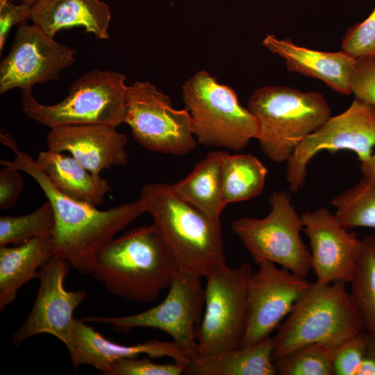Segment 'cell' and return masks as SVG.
<instances>
[{"instance_id": "1", "label": "cell", "mask_w": 375, "mask_h": 375, "mask_svg": "<svg viewBox=\"0 0 375 375\" xmlns=\"http://www.w3.org/2000/svg\"><path fill=\"white\" fill-rule=\"evenodd\" d=\"M10 148L15 157L12 160H1V165L26 173L39 185L54 211V253L67 260L79 273L90 274L99 251L119 231L146 212L139 199L101 210L72 199L51 183L30 155L17 149L15 144Z\"/></svg>"}, {"instance_id": "2", "label": "cell", "mask_w": 375, "mask_h": 375, "mask_svg": "<svg viewBox=\"0 0 375 375\" xmlns=\"http://www.w3.org/2000/svg\"><path fill=\"white\" fill-rule=\"evenodd\" d=\"M178 266L153 224L129 230L97 253L90 274L110 294L136 302L157 299Z\"/></svg>"}, {"instance_id": "3", "label": "cell", "mask_w": 375, "mask_h": 375, "mask_svg": "<svg viewBox=\"0 0 375 375\" xmlns=\"http://www.w3.org/2000/svg\"><path fill=\"white\" fill-rule=\"evenodd\" d=\"M139 200L179 270L204 277L214 265L226 262L220 219L183 200L169 184L147 183Z\"/></svg>"}, {"instance_id": "4", "label": "cell", "mask_w": 375, "mask_h": 375, "mask_svg": "<svg viewBox=\"0 0 375 375\" xmlns=\"http://www.w3.org/2000/svg\"><path fill=\"white\" fill-rule=\"evenodd\" d=\"M365 331L346 283H311L273 337L276 360L310 344L334 349Z\"/></svg>"}, {"instance_id": "5", "label": "cell", "mask_w": 375, "mask_h": 375, "mask_svg": "<svg viewBox=\"0 0 375 375\" xmlns=\"http://www.w3.org/2000/svg\"><path fill=\"white\" fill-rule=\"evenodd\" d=\"M248 109L258 122L262 151L278 163L287 162L298 145L331 117L329 106L319 92L279 85L256 90Z\"/></svg>"}, {"instance_id": "6", "label": "cell", "mask_w": 375, "mask_h": 375, "mask_svg": "<svg viewBox=\"0 0 375 375\" xmlns=\"http://www.w3.org/2000/svg\"><path fill=\"white\" fill-rule=\"evenodd\" d=\"M126 76L119 72L91 70L74 81L67 96L56 104H42L32 90L23 91L22 108L29 119L50 128L92 124L117 128L126 117Z\"/></svg>"}, {"instance_id": "7", "label": "cell", "mask_w": 375, "mask_h": 375, "mask_svg": "<svg viewBox=\"0 0 375 375\" xmlns=\"http://www.w3.org/2000/svg\"><path fill=\"white\" fill-rule=\"evenodd\" d=\"M182 91L199 143L238 151L257 139L258 125L253 115L240 103L232 88L207 72H197L185 82Z\"/></svg>"}, {"instance_id": "8", "label": "cell", "mask_w": 375, "mask_h": 375, "mask_svg": "<svg viewBox=\"0 0 375 375\" xmlns=\"http://www.w3.org/2000/svg\"><path fill=\"white\" fill-rule=\"evenodd\" d=\"M252 273L248 263L231 268L226 262L214 265L205 275V308L198 337V358L240 347Z\"/></svg>"}, {"instance_id": "9", "label": "cell", "mask_w": 375, "mask_h": 375, "mask_svg": "<svg viewBox=\"0 0 375 375\" xmlns=\"http://www.w3.org/2000/svg\"><path fill=\"white\" fill-rule=\"evenodd\" d=\"M201 278L178 269L166 297L156 306L132 315L93 316L83 320L108 324L124 333L138 327L160 329L169 335L191 362L194 361L198 358V337L205 308Z\"/></svg>"}, {"instance_id": "10", "label": "cell", "mask_w": 375, "mask_h": 375, "mask_svg": "<svg viewBox=\"0 0 375 375\" xmlns=\"http://www.w3.org/2000/svg\"><path fill=\"white\" fill-rule=\"evenodd\" d=\"M269 203L266 217L239 218L232 222L231 230L257 265L271 262L306 277L311 269V253L300 235V216L285 191L273 192Z\"/></svg>"}, {"instance_id": "11", "label": "cell", "mask_w": 375, "mask_h": 375, "mask_svg": "<svg viewBox=\"0 0 375 375\" xmlns=\"http://www.w3.org/2000/svg\"><path fill=\"white\" fill-rule=\"evenodd\" d=\"M124 123L134 140L146 149L186 155L196 147L190 111L173 108L169 97L149 81L128 86Z\"/></svg>"}, {"instance_id": "12", "label": "cell", "mask_w": 375, "mask_h": 375, "mask_svg": "<svg viewBox=\"0 0 375 375\" xmlns=\"http://www.w3.org/2000/svg\"><path fill=\"white\" fill-rule=\"evenodd\" d=\"M375 147V106L356 98L342 113L329 119L307 136L287 161L286 180L292 192L304 183L307 165L319 152L349 150L362 162L372 156Z\"/></svg>"}, {"instance_id": "13", "label": "cell", "mask_w": 375, "mask_h": 375, "mask_svg": "<svg viewBox=\"0 0 375 375\" xmlns=\"http://www.w3.org/2000/svg\"><path fill=\"white\" fill-rule=\"evenodd\" d=\"M253 272L247 288L246 326L240 347L269 337L309 288L305 276L266 262Z\"/></svg>"}, {"instance_id": "14", "label": "cell", "mask_w": 375, "mask_h": 375, "mask_svg": "<svg viewBox=\"0 0 375 375\" xmlns=\"http://www.w3.org/2000/svg\"><path fill=\"white\" fill-rule=\"evenodd\" d=\"M75 52L33 24L19 25L0 65V94L17 88L31 90L36 83L58 80L61 71L75 61Z\"/></svg>"}, {"instance_id": "15", "label": "cell", "mask_w": 375, "mask_h": 375, "mask_svg": "<svg viewBox=\"0 0 375 375\" xmlns=\"http://www.w3.org/2000/svg\"><path fill=\"white\" fill-rule=\"evenodd\" d=\"M72 268L56 254L40 267L37 297L26 322L12 335L15 345L40 333L53 335L67 345L75 319L73 313L87 296L84 290H65L64 280Z\"/></svg>"}, {"instance_id": "16", "label": "cell", "mask_w": 375, "mask_h": 375, "mask_svg": "<svg viewBox=\"0 0 375 375\" xmlns=\"http://www.w3.org/2000/svg\"><path fill=\"white\" fill-rule=\"evenodd\" d=\"M311 253V269L321 284L349 283L360 256L362 240L324 207L300 215Z\"/></svg>"}, {"instance_id": "17", "label": "cell", "mask_w": 375, "mask_h": 375, "mask_svg": "<svg viewBox=\"0 0 375 375\" xmlns=\"http://www.w3.org/2000/svg\"><path fill=\"white\" fill-rule=\"evenodd\" d=\"M128 139L116 127L106 124H74L50 128L46 136L49 150L68 152L94 175L127 162Z\"/></svg>"}, {"instance_id": "18", "label": "cell", "mask_w": 375, "mask_h": 375, "mask_svg": "<svg viewBox=\"0 0 375 375\" xmlns=\"http://www.w3.org/2000/svg\"><path fill=\"white\" fill-rule=\"evenodd\" d=\"M83 319H75L66 347L74 367L91 365L108 375L112 366L125 358L145 354L152 358L169 357L174 362L188 365L190 359L173 342L152 339L134 345H122L102 336Z\"/></svg>"}, {"instance_id": "19", "label": "cell", "mask_w": 375, "mask_h": 375, "mask_svg": "<svg viewBox=\"0 0 375 375\" xmlns=\"http://www.w3.org/2000/svg\"><path fill=\"white\" fill-rule=\"evenodd\" d=\"M262 44L285 60L288 71L321 80L338 93H352L351 78L357 59L346 51L312 50L274 35H267Z\"/></svg>"}, {"instance_id": "20", "label": "cell", "mask_w": 375, "mask_h": 375, "mask_svg": "<svg viewBox=\"0 0 375 375\" xmlns=\"http://www.w3.org/2000/svg\"><path fill=\"white\" fill-rule=\"evenodd\" d=\"M110 19L108 5L100 0H38L30 17L53 38L63 28L82 26L99 40L109 38Z\"/></svg>"}, {"instance_id": "21", "label": "cell", "mask_w": 375, "mask_h": 375, "mask_svg": "<svg viewBox=\"0 0 375 375\" xmlns=\"http://www.w3.org/2000/svg\"><path fill=\"white\" fill-rule=\"evenodd\" d=\"M54 254L52 235L33 238L19 247H1V312L15 299L19 289L38 277V269Z\"/></svg>"}, {"instance_id": "22", "label": "cell", "mask_w": 375, "mask_h": 375, "mask_svg": "<svg viewBox=\"0 0 375 375\" xmlns=\"http://www.w3.org/2000/svg\"><path fill=\"white\" fill-rule=\"evenodd\" d=\"M35 161L51 183L72 199L97 206L110 190L106 179L91 173L71 155L48 149L40 151Z\"/></svg>"}, {"instance_id": "23", "label": "cell", "mask_w": 375, "mask_h": 375, "mask_svg": "<svg viewBox=\"0 0 375 375\" xmlns=\"http://www.w3.org/2000/svg\"><path fill=\"white\" fill-rule=\"evenodd\" d=\"M225 153L223 151L208 153L183 179L170 184L176 195L215 220L220 219L226 206L222 173Z\"/></svg>"}, {"instance_id": "24", "label": "cell", "mask_w": 375, "mask_h": 375, "mask_svg": "<svg viewBox=\"0 0 375 375\" xmlns=\"http://www.w3.org/2000/svg\"><path fill=\"white\" fill-rule=\"evenodd\" d=\"M273 338L267 337L247 347H240L199 358L186 367L190 375H275Z\"/></svg>"}, {"instance_id": "25", "label": "cell", "mask_w": 375, "mask_h": 375, "mask_svg": "<svg viewBox=\"0 0 375 375\" xmlns=\"http://www.w3.org/2000/svg\"><path fill=\"white\" fill-rule=\"evenodd\" d=\"M222 173L224 198L227 206L260 195L264 189L267 169L250 153L231 155L226 152Z\"/></svg>"}, {"instance_id": "26", "label": "cell", "mask_w": 375, "mask_h": 375, "mask_svg": "<svg viewBox=\"0 0 375 375\" xmlns=\"http://www.w3.org/2000/svg\"><path fill=\"white\" fill-rule=\"evenodd\" d=\"M351 301L363 328L375 339V235L362 240L351 282Z\"/></svg>"}, {"instance_id": "27", "label": "cell", "mask_w": 375, "mask_h": 375, "mask_svg": "<svg viewBox=\"0 0 375 375\" xmlns=\"http://www.w3.org/2000/svg\"><path fill=\"white\" fill-rule=\"evenodd\" d=\"M331 202L335 217L344 228H375V177H363Z\"/></svg>"}, {"instance_id": "28", "label": "cell", "mask_w": 375, "mask_h": 375, "mask_svg": "<svg viewBox=\"0 0 375 375\" xmlns=\"http://www.w3.org/2000/svg\"><path fill=\"white\" fill-rule=\"evenodd\" d=\"M55 215L49 201L33 212L17 216L0 217V247L39 236L52 235Z\"/></svg>"}, {"instance_id": "29", "label": "cell", "mask_w": 375, "mask_h": 375, "mask_svg": "<svg viewBox=\"0 0 375 375\" xmlns=\"http://www.w3.org/2000/svg\"><path fill=\"white\" fill-rule=\"evenodd\" d=\"M333 349L310 344L276 360L278 375H334Z\"/></svg>"}, {"instance_id": "30", "label": "cell", "mask_w": 375, "mask_h": 375, "mask_svg": "<svg viewBox=\"0 0 375 375\" xmlns=\"http://www.w3.org/2000/svg\"><path fill=\"white\" fill-rule=\"evenodd\" d=\"M369 337L367 333L362 331L333 350L334 375H357Z\"/></svg>"}, {"instance_id": "31", "label": "cell", "mask_w": 375, "mask_h": 375, "mask_svg": "<svg viewBox=\"0 0 375 375\" xmlns=\"http://www.w3.org/2000/svg\"><path fill=\"white\" fill-rule=\"evenodd\" d=\"M342 50L356 59L375 55V7L364 21L346 32Z\"/></svg>"}, {"instance_id": "32", "label": "cell", "mask_w": 375, "mask_h": 375, "mask_svg": "<svg viewBox=\"0 0 375 375\" xmlns=\"http://www.w3.org/2000/svg\"><path fill=\"white\" fill-rule=\"evenodd\" d=\"M187 365L178 362L158 364L145 358H125L115 362L108 375H180Z\"/></svg>"}, {"instance_id": "33", "label": "cell", "mask_w": 375, "mask_h": 375, "mask_svg": "<svg viewBox=\"0 0 375 375\" xmlns=\"http://www.w3.org/2000/svg\"><path fill=\"white\" fill-rule=\"evenodd\" d=\"M351 92L356 98L375 106V55L356 60Z\"/></svg>"}, {"instance_id": "34", "label": "cell", "mask_w": 375, "mask_h": 375, "mask_svg": "<svg viewBox=\"0 0 375 375\" xmlns=\"http://www.w3.org/2000/svg\"><path fill=\"white\" fill-rule=\"evenodd\" d=\"M31 6L25 3L15 4L12 1L0 0V52L4 48L11 28L25 24L30 19Z\"/></svg>"}, {"instance_id": "35", "label": "cell", "mask_w": 375, "mask_h": 375, "mask_svg": "<svg viewBox=\"0 0 375 375\" xmlns=\"http://www.w3.org/2000/svg\"><path fill=\"white\" fill-rule=\"evenodd\" d=\"M0 170V209L14 207L24 189V181L19 170L2 165Z\"/></svg>"}, {"instance_id": "36", "label": "cell", "mask_w": 375, "mask_h": 375, "mask_svg": "<svg viewBox=\"0 0 375 375\" xmlns=\"http://www.w3.org/2000/svg\"><path fill=\"white\" fill-rule=\"evenodd\" d=\"M357 375H375V339L370 335Z\"/></svg>"}, {"instance_id": "37", "label": "cell", "mask_w": 375, "mask_h": 375, "mask_svg": "<svg viewBox=\"0 0 375 375\" xmlns=\"http://www.w3.org/2000/svg\"><path fill=\"white\" fill-rule=\"evenodd\" d=\"M360 168L363 177H375V152L367 161L360 163Z\"/></svg>"}, {"instance_id": "38", "label": "cell", "mask_w": 375, "mask_h": 375, "mask_svg": "<svg viewBox=\"0 0 375 375\" xmlns=\"http://www.w3.org/2000/svg\"><path fill=\"white\" fill-rule=\"evenodd\" d=\"M9 1H20L21 3H27V4H29L31 6H32L33 4H34L38 0H9Z\"/></svg>"}]
</instances>
